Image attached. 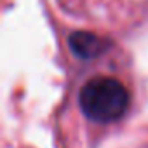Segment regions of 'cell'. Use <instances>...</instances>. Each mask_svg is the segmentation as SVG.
<instances>
[{
	"mask_svg": "<svg viewBox=\"0 0 148 148\" xmlns=\"http://www.w3.org/2000/svg\"><path fill=\"white\" fill-rule=\"evenodd\" d=\"M129 91L112 77H96L84 84L79 94V105L84 115L94 122H115L129 108Z\"/></svg>",
	"mask_w": 148,
	"mask_h": 148,
	"instance_id": "1",
	"label": "cell"
},
{
	"mask_svg": "<svg viewBox=\"0 0 148 148\" xmlns=\"http://www.w3.org/2000/svg\"><path fill=\"white\" fill-rule=\"evenodd\" d=\"M68 45L77 58L92 59V58H98L99 54H103L110 47V42L94 33H89V32H75L70 35Z\"/></svg>",
	"mask_w": 148,
	"mask_h": 148,
	"instance_id": "2",
	"label": "cell"
}]
</instances>
